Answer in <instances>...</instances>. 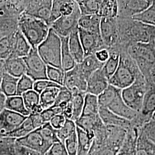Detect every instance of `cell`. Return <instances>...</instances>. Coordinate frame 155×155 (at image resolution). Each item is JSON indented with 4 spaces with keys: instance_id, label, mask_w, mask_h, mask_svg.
I'll return each instance as SVG.
<instances>
[{
    "instance_id": "obj_16",
    "label": "cell",
    "mask_w": 155,
    "mask_h": 155,
    "mask_svg": "<svg viewBox=\"0 0 155 155\" xmlns=\"http://www.w3.org/2000/svg\"><path fill=\"white\" fill-rule=\"evenodd\" d=\"M155 113V84L147 86L141 110L139 114L145 121L152 118Z\"/></svg>"
},
{
    "instance_id": "obj_19",
    "label": "cell",
    "mask_w": 155,
    "mask_h": 155,
    "mask_svg": "<svg viewBox=\"0 0 155 155\" xmlns=\"http://www.w3.org/2000/svg\"><path fill=\"white\" fill-rule=\"evenodd\" d=\"M32 47L27 40L21 32L17 29L15 33L13 51L9 57L24 58L28 55Z\"/></svg>"
},
{
    "instance_id": "obj_21",
    "label": "cell",
    "mask_w": 155,
    "mask_h": 155,
    "mask_svg": "<svg viewBox=\"0 0 155 155\" xmlns=\"http://www.w3.org/2000/svg\"><path fill=\"white\" fill-rule=\"evenodd\" d=\"M6 73L17 78L26 75V66L23 58L9 57L5 60Z\"/></svg>"
},
{
    "instance_id": "obj_10",
    "label": "cell",
    "mask_w": 155,
    "mask_h": 155,
    "mask_svg": "<svg viewBox=\"0 0 155 155\" xmlns=\"http://www.w3.org/2000/svg\"><path fill=\"white\" fill-rule=\"evenodd\" d=\"M27 117L5 109L0 113V138L9 134L19 127Z\"/></svg>"
},
{
    "instance_id": "obj_28",
    "label": "cell",
    "mask_w": 155,
    "mask_h": 155,
    "mask_svg": "<svg viewBox=\"0 0 155 155\" xmlns=\"http://www.w3.org/2000/svg\"><path fill=\"white\" fill-rule=\"evenodd\" d=\"M118 14L117 1H101L97 15L101 18H116Z\"/></svg>"
},
{
    "instance_id": "obj_41",
    "label": "cell",
    "mask_w": 155,
    "mask_h": 155,
    "mask_svg": "<svg viewBox=\"0 0 155 155\" xmlns=\"http://www.w3.org/2000/svg\"><path fill=\"white\" fill-rule=\"evenodd\" d=\"M26 109L29 113L40 105V94L35 90H30L21 95Z\"/></svg>"
},
{
    "instance_id": "obj_8",
    "label": "cell",
    "mask_w": 155,
    "mask_h": 155,
    "mask_svg": "<svg viewBox=\"0 0 155 155\" xmlns=\"http://www.w3.org/2000/svg\"><path fill=\"white\" fill-rule=\"evenodd\" d=\"M100 35L106 48L111 51L119 39L118 25L116 18H101Z\"/></svg>"
},
{
    "instance_id": "obj_44",
    "label": "cell",
    "mask_w": 155,
    "mask_h": 155,
    "mask_svg": "<svg viewBox=\"0 0 155 155\" xmlns=\"http://www.w3.org/2000/svg\"><path fill=\"white\" fill-rule=\"evenodd\" d=\"M47 77L48 80L61 86H63L64 72L61 70L54 67L47 66Z\"/></svg>"
},
{
    "instance_id": "obj_26",
    "label": "cell",
    "mask_w": 155,
    "mask_h": 155,
    "mask_svg": "<svg viewBox=\"0 0 155 155\" xmlns=\"http://www.w3.org/2000/svg\"><path fill=\"white\" fill-rule=\"evenodd\" d=\"M134 155H155V143L148 139L143 132L139 135Z\"/></svg>"
},
{
    "instance_id": "obj_61",
    "label": "cell",
    "mask_w": 155,
    "mask_h": 155,
    "mask_svg": "<svg viewBox=\"0 0 155 155\" xmlns=\"http://www.w3.org/2000/svg\"><path fill=\"white\" fill-rule=\"evenodd\" d=\"M6 73L5 69V64L4 60L0 59V84L4 75Z\"/></svg>"
},
{
    "instance_id": "obj_49",
    "label": "cell",
    "mask_w": 155,
    "mask_h": 155,
    "mask_svg": "<svg viewBox=\"0 0 155 155\" xmlns=\"http://www.w3.org/2000/svg\"><path fill=\"white\" fill-rule=\"evenodd\" d=\"M76 5V1H61V4L60 5V12L61 16H67L71 15L74 11Z\"/></svg>"
},
{
    "instance_id": "obj_12",
    "label": "cell",
    "mask_w": 155,
    "mask_h": 155,
    "mask_svg": "<svg viewBox=\"0 0 155 155\" xmlns=\"http://www.w3.org/2000/svg\"><path fill=\"white\" fill-rule=\"evenodd\" d=\"M63 86L72 94L85 93L87 89V79L80 70L78 64L72 70L64 72Z\"/></svg>"
},
{
    "instance_id": "obj_34",
    "label": "cell",
    "mask_w": 155,
    "mask_h": 155,
    "mask_svg": "<svg viewBox=\"0 0 155 155\" xmlns=\"http://www.w3.org/2000/svg\"><path fill=\"white\" fill-rule=\"evenodd\" d=\"M18 79L19 78L14 77L8 73L4 75L0 84V89L6 97L17 95Z\"/></svg>"
},
{
    "instance_id": "obj_35",
    "label": "cell",
    "mask_w": 155,
    "mask_h": 155,
    "mask_svg": "<svg viewBox=\"0 0 155 155\" xmlns=\"http://www.w3.org/2000/svg\"><path fill=\"white\" fill-rule=\"evenodd\" d=\"M121 93V90L109 84L108 87L98 96V100L100 107H106L111 103Z\"/></svg>"
},
{
    "instance_id": "obj_45",
    "label": "cell",
    "mask_w": 155,
    "mask_h": 155,
    "mask_svg": "<svg viewBox=\"0 0 155 155\" xmlns=\"http://www.w3.org/2000/svg\"><path fill=\"white\" fill-rule=\"evenodd\" d=\"M72 93L64 86H61L56 99L55 104L52 107H59L62 109L71 102Z\"/></svg>"
},
{
    "instance_id": "obj_48",
    "label": "cell",
    "mask_w": 155,
    "mask_h": 155,
    "mask_svg": "<svg viewBox=\"0 0 155 155\" xmlns=\"http://www.w3.org/2000/svg\"><path fill=\"white\" fill-rule=\"evenodd\" d=\"M64 144L68 155H78V141L77 132L72 134L64 141Z\"/></svg>"
},
{
    "instance_id": "obj_55",
    "label": "cell",
    "mask_w": 155,
    "mask_h": 155,
    "mask_svg": "<svg viewBox=\"0 0 155 155\" xmlns=\"http://www.w3.org/2000/svg\"><path fill=\"white\" fill-rule=\"evenodd\" d=\"M66 120L63 114H58L54 117L49 122L52 127L57 130L63 127Z\"/></svg>"
},
{
    "instance_id": "obj_38",
    "label": "cell",
    "mask_w": 155,
    "mask_h": 155,
    "mask_svg": "<svg viewBox=\"0 0 155 155\" xmlns=\"http://www.w3.org/2000/svg\"><path fill=\"white\" fill-rule=\"evenodd\" d=\"M16 31L9 35L5 36L0 39V59L6 60L11 55L13 47L15 33Z\"/></svg>"
},
{
    "instance_id": "obj_11",
    "label": "cell",
    "mask_w": 155,
    "mask_h": 155,
    "mask_svg": "<svg viewBox=\"0 0 155 155\" xmlns=\"http://www.w3.org/2000/svg\"><path fill=\"white\" fill-rule=\"evenodd\" d=\"M78 30L85 57L94 54L101 49L106 48L100 33L91 32L78 27Z\"/></svg>"
},
{
    "instance_id": "obj_4",
    "label": "cell",
    "mask_w": 155,
    "mask_h": 155,
    "mask_svg": "<svg viewBox=\"0 0 155 155\" xmlns=\"http://www.w3.org/2000/svg\"><path fill=\"white\" fill-rule=\"evenodd\" d=\"M137 67L132 61L120 54V61L114 75L109 79V83L117 89L123 90L132 85L141 74Z\"/></svg>"
},
{
    "instance_id": "obj_5",
    "label": "cell",
    "mask_w": 155,
    "mask_h": 155,
    "mask_svg": "<svg viewBox=\"0 0 155 155\" xmlns=\"http://www.w3.org/2000/svg\"><path fill=\"white\" fill-rule=\"evenodd\" d=\"M147 86V81L141 74L132 85L121 90V97L124 102L138 113L142 107Z\"/></svg>"
},
{
    "instance_id": "obj_40",
    "label": "cell",
    "mask_w": 155,
    "mask_h": 155,
    "mask_svg": "<svg viewBox=\"0 0 155 155\" xmlns=\"http://www.w3.org/2000/svg\"><path fill=\"white\" fill-rule=\"evenodd\" d=\"M35 130L31 119L29 116L22 122V124L17 127L14 131L10 133L8 137H11L14 139H20L27 136Z\"/></svg>"
},
{
    "instance_id": "obj_53",
    "label": "cell",
    "mask_w": 155,
    "mask_h": 155,
    "mask_svg": "<svg viewBox=\"0 0 155 155\" xmlns=\"http://www.w3.org/2000/svg\"><path fill=\"white\" fill-rule=\"evenodd\" d=\"M61 1L55 0L53 1L52 5L51 8V17H50L49 26L51 27L52 24L57 20L61 16L60 12V5L61 4Z\"/></svg>"
},
{
    "instance_id": "obj_39",
    "label": "cell",
    "mask_w": 155,
    "mask_h": 155,
    "mask_svg": "<svg viewBox=\"0 0 155 155\" xmlns=\"http://www.w3.org/2000/svg\"><path fill=\"white\" fill-rule=\"evenodd\" d=\"M37 130L43 139L51 145L61 141L57 136L56 130L52 127L50 122L45 123L43 126L37 129Z\"/></svg>"
},
{
    "instance_id": "obj_15",
    "label": "cell",
    "mask_w": 155,
    "mask_h": 155,
    "mask_svg": "<svg viewBox=\"0 0 155 155\" xmlns=\"http://www.w3.org/2000/svg\"><path fill=\"white\" fill-rule=\"evenodd\" d=\"M109 85V79L106 77L102 68L92 74L87 81L86 93L98 96Z\"/></svg>"
},
{
    "instance_id": "obj_33",
    "label": "cell",
    "mask_w": 155,
    "mask_h": 155,
    "mask_svg": "<svg viewBox=\"0 0 155 155\" xmlns=\"http://www.w3.org/2000/svg\"><path fill=\"white\" fill-rule=\"evenodd\" d=\"M132 19L147 25L155 27V1H152L151 5L147 9L132 17Z\"/></svg>"
},
{
    "instance_id": "obj_56",
    "label": "cell",
    "mask_w": 155,
    "mask_h": 155,
    "mask_svg": "<svg viewBox=\"0 0 155 155\" xmlns=\"http://www.w3.org/2000/svg\"><path fill=\"white\" fill-rule=\"evenodd\" d=\"M94 55L98 61L104 64L109 58L110 51L106 48H103L96 52Z\"/></svg>"
},
{
    "instance_id": "obj_24",
    "label": "cell",
    "mask_w": 155,
    "mask_h": 155,
    "mask_svg": "<svg viewBox=\"0 0 155 155\" xmlns=\"http://www.w3.org/2000/svg\"><path fill=\"white\" fill-rule=\"evenodd\" d=\"M101 18L97 15L81 16L78 21V28L85 31L100 33Z\"/></svg>"
},
{
    "instance_id": "obj_23",
    "label": "cell",
    "mask_w": 155,
    "mask_h": 155,
    "mask_svg": "<svg viewBox=\"0 0 155 155\" xmlns=\"http://www.w3.org/2000/svg\"><path fill=\"white\" fill-rule=\"evenodd\" d=\"M78 66L87 81L92 74L102 68L104 63L98 61L95 55L93 54L86 56L83 61Z\"/></svg>"
},
{
    "instance_id": "obj_27",
    "label": "cell",
    "mask_w": 155,
    "mask_h": 155,
    "mask_svg": "<svg viewBox=\"0 0 155 155\" xmlns=\"http://www.w3.org/2000/svg\"><path fill=\"white\" fill-rule=\"evenodd\" d=\"M78 152V155H88L94 141V137L90 136L82 129L77 127Z\"/></svg>"
},
{
    "instance_id": "obj_63",
    "label": "cell",
    "mask_w": 155,
    "mask_h": 155,
    "mask_svg": "<svg viewBox=\"0 0 155 155\" xmlns=\"http://www.w3.org/2000/svg\"><path fill=\"white\" fill-rule=\"evenodd\" d=\"M117 155H130L129 153H128L127 152H124V151H122V150H120V151L118 152V153H117Z\"/></svg>"
},
{
    "instance_id": "obj_43",
    "label": "cell",
    "mask_w": 155,
    "mask_h": 155,
    "mask_svg": "<svg viewBox=\"0 0 155 155\" xmlns=\"http://www.w3.org/2000/svg\"><path fill=\"white\" fill-rule=\"evenodd\" d=\"M118 152L119 150L106 144H98L93 142L89 155H117Z\"/></svg>"
},
{
    "instance_id": "obj_51",
    "label": "cell",
    "mask_w": 155,
    "mask_h": 155,
    "mask_svg": "<svg viewBox=\"0 0 155 155\" xmlns=\"http://www.w3.org/2000/svg\"><path fill=\"white\" fill-rule=\"evenodd\" d=\"M52 87H61V86L54 82H51L49 80H40L35 82L33 90H35L40 94L45 89Z\"/></svg>"
},
{
    "instance_id": "obj_64",
    "label": "cell",
    "mask_w": 155,
    "mask_h": 155,
    "mask_svg": "<svg viewBox=\"0 0 155 155\" xmlns=\"http://www.w3.org/2000/svg\"><path fill=\"white\" fill-rule=\"evenodd\" d=\"M152 119H153V120H155V114L153 115V118H152Z\"/></svg>"
},
{
    "instance_id": "obj_22",
    "label": "cell",
    "mask_w": 155,
    "mask_h": 155,
    "mask_svg": "<svg viewBox=\"0 0 155 155\" xmlns=\"http://www.w3.org/2000/svg\"><path fill=\"white\" fill-rule=\"evenodd\" d=\"M75 122L77 127L82 129L94 138V130L103 124L99 114L94 116H81Z\"/></svg>"
},
{
    "instance_id": "obj_6",
    "label": "cell",
    "mask_w": 155,
    "mask_h": 155,
    "mask_svg": "<svg viewBox=\"0 0 155 155\" xmlns=\"http://www.w3.org/2000/svg\"><path fill=\"white\" fill-rule=\"evenodd\" d=\"M23 59L26 66V75L34 82L48 80L47 66L39 56L36 48H32L28 55Z\"/></svg>"
},
{
    "instance_id": "obj_54",
    "label": "cell",
    "mask_w": 155,
    "mask_h": 155,
    "mask_svg": "<svg viewBox=\"0 0 155 155\" xmlns=\"http://www.w3.org/2000/svg\"><path fill=\"white\" fill-rule=\"evenodd\" d=\"M13 155H43L39 152L31 150L25 147H24L21 145L17 143L16 141L15 145L14 153Z\"/></svg>"
},
{
    "instance_id": "obj_29",
    "label": "cell",
    "mask_w": 155,
    "mask_h": 155,
    "mask_svg": "<svg viewBox=\"0 0 155 155\" xmlns=\"http://www.w3.org/2000/svg\"><path fill=\"white\" fill-rule=\"evenodd\" d=\"M99 110L100 105L98 97L86 93L84 97L83 111L81 116H97L99 114Z\"/></svg>"
},
{
    "instance_id": "obj_14",
    "label": "cell",
    "mask_w": 155,
    "mask_h": 155,
    "mask_svg": "<svg viewBox=\"0 0 155 155\" xmlns=\"http://www.w3.org/2000/svg\"><path fill=\"white\" fill-rule=\"evenodd\" d=\"M118 6V14L123 16L132 17L144 11L150 6L152 1L136 0V1H117Z\"/></svg>"
},
{
    "instance_id": "obj_32",
    "label": "cell",
    "mask_w": 155,
    "mask_h": 155,
    "mask_svg": "<svg viewBox=\"0 0 155 155\" xmlns=\"http://www.w3.org/2000/svg\"><path fill=\"white\" fill-rule=\"evenodd\" d=\"M120 61V54L115 51H110L108 60L104 64L102 70L106 77L109 79L116 71Z\"/></svg>"
},
{
    "instance_id": "obj_60",
    "label": "cell",
    "mask_w": 155,
    "mask_h": 155,
    "mask_svg": "<svg viewBox=\"0 0 155 155\" xmlns=\"http://www.w3.org/2000/svg\"><path fill=\"white\" fill-rule=\"evenodd\" d=\"M7 97L0 89V113L5 109L6 101Z\"/></svg>"
},
{
    "instance_id": "obj_46",
    "label": "cell",
    "mask_w": 155,
    "mask_h": 155,
    "mask_svg": "<svg viewBox=\"0 0 155 155\" xmlns=\"http://www.w3.org/2000/svg\"><path fill=\"white\" fill-rule=\"evenodd\" d=\"M34 83L35 82L33 80L27 75H24L19 78L17 83V95L21 96L24 93L33 90Z\"/></svg>"
},
{
    "instance_id": "obj_1",
    "label": "cell",
    "mask_w": 155,
    "mask_h": 155,
    "mask_svg": "<svg viewBox=\"0 0 155 155\" xmlns=\"http://www.w3.org/2000/svg\"><path fill=\"white\" fill-rule=\"evenodd\" d=\"M17 27L32 48L36 49L47 37L50 28L45 21L23 13L18 19Z\"/></svg>"
},
{
    "instance_id": "obj_20",
    "label": "cell",
    "mask_w": 155,
    "mask_h": 155,
    "mask_svg": "<svg viewBox=\"0 0 155 155\" xmlns=\"http://www.w3.org/2000/svg\"><path fill=\"white\" fill-rule=\"evenodd\" d=\"M68 48L76 63L77 64H80L83 61L85 56L78 29L73 31L68 36Z\"/></svg>"
},
{
    "instance_id": "obj_37",
    "label": "cell",
    "mask_w": 155,
    "mask_h": 155,
    "mask_svg": "<svg viewBox=\"0 0 155 155\" xmlns=\"http://www.w3.org/2000/svg\"><path fill=\"white\" fill-rule=\"evenodd\" d=\"M86 93L79 92L72 94L71 102L72 104L73 114L71 120L74 122L79 119L83 111L84 97Z\"/></svg>"
},
{
    "instance_id": "obj_42",
    "label": "cell",
    "mask_w": 155,
    "mask_h": 155,
    "mask_svg": "<svg viewBox=\"0 0 155 155\" xmlns=\"http://www.w3.org/2000/svg\"><path fill=\"white\" fill-rule=\"evenodd\" d=\"M77 132V125L75 122L71 120H66L64 125L60 129L56 130L57 136L59 140L62 142Z\"/></svg>"
},
{
    "instance_id": "obj_62",
    "label": "cell",
    "mask_w": 155,
    "mask_h": 155,
    "mask_svg": "<svg viewBox=\"0 0 155 155\" xmlns=\"http://www.w3.org/2000/svg\"><path fill=\"white\" fill-rule=\"evenodd\" d=\"M149 81L151 83L155 84V63L150 72Z\"/></svg>"
},
{
    "instance_id": "obj_17",
    "label": "cell",
    "mask_w": 155,
    "mask_h": 155,
    "mask_svg": "<svg viewBox=\"0 0 155 155\" xmlns=\"http://www.w3.org/2000/svg\"><path fill=\"white\" fill-rule=\"evenodd\" d=\"M107 108L117 116L131 122L139 116L137 112L133 110L125 104L122 99L121 93L111 102Z\"/></svg>"
},
{
    "instance_id": "obj_59",
    "label": "cell",
    "mask_w": 155,
    "mask_h": 155,
    "mask_svg": "<svg viewBox=\"0 0 155 155\" xmlns=\"http://www.w3.org/2000/svg\"><path fill=\"white\" fill-rule=\"evenodd\" d=\"M143 133L148 139L155 143V125L150 127L146 132Z\"/></svg>"
},
{
    "instance_id": "obj_50",
    "label": "cell",
    "mask_w": 155,
    "mask_h": 155,
    "mask_svg": "<svg viewBox=\"0 0 155 155\" xmlns=\"http://www.w3.org/2000/svg\"><path fill=\"white\" fill-rule=\"evenodd\" d=\"M63 109L59 107H51L45 109L40 113L41 117L45 123L50 122L54 117L58 114H62Z\"/></svg>"
},
{
    "instance_id": "obj_9",
    "label": "cell",
    "mask_w": 155,
    "mask_h": 155,
    "mask_svg": "<svg viewBox=\"0 0 155 155\" xmlns=\"http://www.w3.org/2000/svg\"><path fill=\"white\" fill-rule=\"evenodd\" d=\"M52 2V0L26 1L23 13L40 19L49 26Z\"/></svg>"
},
{
    "instance_id": "obj_36",
    "label": "cell",
    "mask_w": 155,
    "mask_h": 155,
    "mask_svg": "<svg viewBox=\"0 0 155 155\" xmlns=\"http://www.w3.org/2000/svg\"><path fill=\"white\" fill-rule=\"evenodd\" d=\"M81 16L97 15L101 1L98 0H84L76 1Z\"/></svg>"
},
{
    "instance_id": "obj_57",
    "label": "cell",
    "mask_w": 155,
    "mask_h": 155,
    "mask_svg": "<svg viewBox=\"0 0 155 155\" xmlns=\"http://www.w3.org/2000/svg\"><path fill=\"white\" fill-rule=\"evenodd\" d=\"M29 117L31 120V122L33 125L35 130L41 127V126H43L45 124L43 121L40 114H30L29 116Z\"/></svg>"
},
{
    "instance_id": "obj_30",
    "label": "cell",
    "mask_w": 155,
    "mask_h": 155,
    "mask_svg": "<svg viewBox=\"0 0 155 155\" xmlns=\"http://www.w3.org/2000/svg\"><path fill=\"white\" fill-rule=\"evenodd\" d=\"M5 109L20 114L22 116L28 117L29 112L26 109L21 96L15 95L7 97L6 101Z\"/></svg>"
},
{
    "instance_id": "obj_47",
    "label": "cell",
    "mask_w": 155,
    "mask_h": 155,
    "mask_svg": "<svg viewBox=\"0 0 155 155\" xmlns=\"http://www.w3.org/2000/svg\"><path fill=\"white\" fill-rule=\"evenodd\" d=\"M16 139L0 138V155H13Z\"/></svg>"
},
{
    "instance_id": "obj_31",
    "label": "cell",
    "mask_w": 155,
    "mask_h": 155,
    "mask_svg": "<svg viewBox=\"0 0 155 155\" xmlns=\"http://www.w3.org/2000/svg\"><path fill=\"white\" fill-rule=\"evenodd\" d=\"M61 87H49L40 94V105L43 110L50 108L55 104L56 99Z\"/></svg>"
},
{
    "instance_id": "obj_13",
    "label": "cell",
    "mask_w": 155,
    "mask_h": 155,
    "mask_svg": "<svg viewBox=\"0 0 155 155\" xmlns=\"http://www.w3.org/2000/svg\"><path fill=\"white\" fill-rule=\"evenodd\" d=\"M17 143L31 150H35L41 155H45L52 146L46 141L37 129H35L27 136L16 140Z\"/></svg>"
},
{
    "instance_id": "obj_3",
    "label": "cell",
    "mask_w": 155,
    "mask_h": 155,
    "mask_svg": "<svg viewBox=\"0 0 155 155\" xmlns=\"http://www.w3.org/2000/svg\"><path fill=\"white\" fill-rule=\"evenodd\" d=\"M37 51L47 66L62 70L61 38L51 28L46 39L37 48Z\"/></svg>"
},
{
    "instance_id": "obj_18",
    "label": "cell",
    "mask_w": 155,
    "mask_h": 155,
    "mask_svg": "<svg viewBox=\"0 0 155 155\" xmlns=\"http://www.w3.org/2000/svg\"><path fill=\"white\" fill-rule=\"evenodd\" d=\"M99 116L103 124L106 127L128 128L131 125V121L117 116L107 108L100 107Z\"/></svg>"
},
{
    "instance_id": "obj_52",
    "label": "cell",
    "mask_w": 155,
    "mask_h": 155,
    "mask_svg": "<svg viewBox=\"0 0 155 155\" xmlns=\"http://www.w3.org/2000/svg\"><path fill=\"white\" fill-rule=\"evenodd\" d=\"M45 155H68L64 144L61 141H58L52 145L50 149Z\"/></svg>"
},
{
    "instance_id": "obj_7",
    "label": "cell",
    "mask_w": 155,
    "mask_h": 155,
    "mask_svg": "<svg viewBox=\"0 0 155 155\" xmlns=\"http://www.w3.org/2000/svg\"><path fill=\"white\" fill-rule=\"evenodd\" d=\"M81 16V14L77 3L71 15L61 17L52 24L50 28L61 38L68 37L73 31L77 29L78 21Z\"/></svg>"
},
{
    "instance_id": "obj_2",
    "label": "cell",
    "mask_w": 155,
    "mask_h": 155,
    "mask_svg": "<svg viewBox=\"0 0 155 155\" xmlns=\"http://www.w3.org/2000/svg\"><path fill=\"white\" fill-rule=\"evenodd\" d=\"M129 54L147 82L149 81L150 72L155 63V41L137 42L130 47Z\"/></svg>"
},
{
    "instance_id": "obj_58",
    "label": "cell",
    "mask_w": 155,
    "mask_h": 155,
    "mask_svg": "<svg viewBox=\"0 0 155 155\" xmlns=\"http://www.w3.org/2000/svg\"><path fill=\"white\" fill-rule=\"evenodd\" d=\"M62 114L64 116L67 120H71L72 119L73 110L71 102H69L63 109L62 111Z\"/></svg>"
},
{
    "instance_id": "obj_25",
    "label": "cell",
    "mask_w": 155,
    "mask_h": 155,
    "mask_svg": "<svg viewBox=\"0 0 155 155\" xmlns=\"http://www.w3.org/2000/svg\"><path fill=\"white\" fill-rule=\"evenodd\" d=\"M61 65L64 72L68 71L77 64L70 54L68 48V37L61 38Z\"/></svg>"
}]
</instances>
